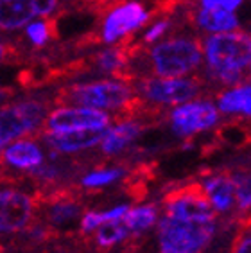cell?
Here are the masks:
<instances>
[{
	"mask_svg": "<svg viewBox=\"0 0 251 253\" xmlns=\"http://www.w3.org/2000/svg\"><path fill=\"white\" fill-rule=\"evenodd\" d=\"M145 129L144 122L140 121H121L117 122L115 126L106 127L104 136L101 140V151L104 155H119L129 146L131 142L138 138L142 135V131Z\"/></svg>",
	"mask_w": 251,
	"mask_h": 253,
	"instance_id": "14",
	"label": "cell"
},
{
	"mask_svg": "<svg viewBox=\"0 0 251 253\" xmlns=\"http://www.w3.org/2000/svg\"><path fill=\"white\" fill-rule=\"evenodd\" d=\"M194 22L199 29L212 34L230 33L239 27V18L235 16V13L222 9H199L194 15Z\"/></svg>",
	"mask_w": 251,
	"mask_h": 253,
	"instance_id": "19",
	"label": "cell"
},
{
	"mask_svg": "<svg viewBox=\"0 0 251 253\" xmlns=\"http://www.w3.org/2000/svg\"><path fill=\"white\" fill-rule=\"evenodd\" d=\"M126 174V169L122 167H108V169H95L92 172H88L81 178V185L84 189H102L111 183H115L117 180H121Z\"/></svg>",
	"mask_w": 251,
	"mask_h": 253,
	"instance_id": "22",
	"label": "cell"
},
{
	"mask_svg": "<svg viewBox=\"0 0 251 253\" xmlns=\"http://www.w3.org/2000/svg\"><path fill=\"white\" fill-rule=\"evenodd\" d=\"M36 16L33 0H0V29L16 31L25 27Z\"/></svg>",
	"mask_w": 251,
	"mask_h": 253,
	"instance_id": "18",
	"label": "cell"
},
{
	"mask_svg": "<svg viewBox=\"0 0 251 253\" xmlns=\"http://www.w3.org/2000/svg\"><path fill=\"white\" fill-rule=\"evenodd\" d=\"M0 158L9 167H13V169L34 170L36 167L43 164L45 155L36 142L27 140V138H20V140H15L9 146H5Z\"/></svg>",
	"mask_w": 251,
	"mask_h": 253,
	"instance_id": "13",
	"label": "cell"
},
{
	"mask_svg": "<svg viewBox=\"0 0 251 253\" xmlns=\"http://www.w3.org/2000/svg\"><path fill=\"white\" fill-rule=\"evenodd\" d=\"M151 18V13L144 7L140 2H122L115 5L113 9L108 11L106 18L102 22L101 29V42L102 43H117L119 40L129 36L142 25L147 24Z\"/></svg>",
	"mask_w": 251,
	"mask_h": 253,
	"instance_id": "9",
	"label": "cell"
},
{
	"mask_svg": "<svg viewBox=\"0 0 251 253\" xmlns=\"http://www.w3.org/2000/svg\"><path fill=\"white\" fill-rule=\"evenodd\" d=\"M9 95H11V90H9V88L0 86V104L7 101V99H9Z\"/></svg>",
	"mask_w": 251,
	"mask_h": 253,
	"instance_id": "29",
	"label": "cell"
},
{
	"mask_svg": "<svg viewBox=\"0 0 251 253\" xmlns=\"http://www.w3.org/2000/svg\"><path fill=\"white\" fill-rule=\"evenodd\" d=\"M208 201L215 212H230L235 205V183L230 174H213L203 183Z\"/></svg>",
	"mask_w": 251,
	"mask_h": 253,
	"instance_id": "15",
	"label": "cell"
},
{
	"mask_svg": "<svg viewBox=\"0 0 251 253\" xmlns=\"http://www.w3.org/2000/svg\"><path fill=\"white\" fill-rule=\"evenodd\" d=\"M156 219H158V207H156V205H138L135 209L129 207L127 214L122 217L126 226L129 228L131 234H135V235L153 228Z\"/></svg>",
	"mask_w": 251,
	"mask_h": 253,
	"instance_id": "20",
	"label": "cell"
},
{
	"mask_svg": "<svg viewBox=\"0 0 251 253\" xmlns=\"http://www.w3.org/2000/svg\"><path fill=\"white\" fill-rule=\"evenodd\" d=\"M207 74L213 83L235 86L251 63V34L230 31L212 34L205 43Z\"/></svg>",
	"mask_w": 251,
	"mask_h": 253,
	"instance_id": "1",
	"label": "cell"
},
{
	"mask_svg": "<svg viewBox=\"0 0 251 253\" xmlns=\"http://www.w3.org/2000/svg\"><path fill=\"white\" fill-rule=\"evenodd\" d=\"M169 27H170L169 20H160V22L153 24V25H151V29L144 34V38H142V43L149 45V43H153V42H156L160 36H164V34L169 31Z\"/></svg>",
	"mask_w": 251,
	"mask_h": 253,
	"instance_id": "26",
	"label": "cell"
},
{
	"mask_svg": "<svg viewBox=\"0 0 251 253\" xmlns=\"http://www.w3.org/2000/svg\"><path fill=\"white\" fill-rule=\"evenodd\" d=\"M47 119V104L27 99L0 108V149L38 129Z\"/></svg>",
	"mask_w": 251,
	"mask_h": 253,
	"instance_id": "5",
	"label": "cell"
},
{
	"mask_svg": "<svg viewBox=\"0 0 251 253\" xmlns=\"http://www.w3.org/2000/svg\"><path fill=\"white\" fill-rule=\"evenodd\" d=\"M25 34H27V38L31 40V43L34 47H43L48 40L56 34V24H54V20L48 18L34 20L31 24H27Z\"/></svg>",
	"mask_w": 251,
	"mask_h": 253,
	"instance_id": "23",
	"label": "cell"
},
{
	"mask_svg": "<svg viewBox=\"0 0 251 253\" xmlns=\"http://www.w3.org/2000/svg\"><path fill=\"white\" fill-rule=\"evenodd\" d=\"M111 117L106 112L83 106H61L48 113L45 119V133L76 131V129H95L108 127Z\"/></svg>",
	"mask_w": 251,
	"mask_h": 253,
	"instance_id": "10",
	"label": "cell"
},
{
	"mask_svg": "<svg viewBox=\"0 0 251 253\" xmlns=\"http://www.w3.org/2000/svg\"><path fill=\"white\" fill-rule=\"evenodd\" d=\"M244 0H199L201 9H222V11H235Z\"/></svg>",
	"mask_w": 251,
	"mask_h": 253,
	"instance_id": "25",
	"label": "cell"
},
{
	"mask_svg": "<svg viewBox=\"0 0 251 253\" xmlns=\"http://www.w3.org/2000/svg\"><path fill=\"white\" fill-rule=\"evenodd\" d=\"M164 214L176 219H215V210L208 201L203 183L178 185L164 196Z\"/></svg>",
	"mask_w": 251,
	"mask_h": 253,
	"instance_id": "7",
	"label": "cell"
},
{
	"mask_svg": "<svg viewBox=\"0 0 251 253\" xmlns=\"http://www.w3.org/2000/svg\"><path fill=\"white\" fill-rule=\"evenodd\" d=\"M153 72L158 78H183L203 61V45L198 36H172L149 50Z\"/></svg>",
	"mask_w": 251,
	"mask_h": 253,
	"instance_id": "3",
	"label": "cell"
},
{
	"mask_svg": "<svg viewBox=\"0 0 251 253\" xmlns=\"http://www.w3.org/2000/svg\"><path fill=\"white\" fill-rule=\"evenodd\" d=\"M81 203L74 196L67 190H59L48 198L47 221L52 226H68L81 215Z\"/></svg>",
	"mask_w": 251,
	"mask_h": 253,
	"instance_id": "16",
	"label": "cell"
},
{
	"mask_svg": "<svg viewBox=\"0 0 251 253\" xmlns=\"http://www.w3.org/2000/svg\"><path fill=\"white\" fill-rule=\"evenodd\" d=\"M7 54H9V52H7V47L0 42V61H4V59L7 58Z\"/></svg>",
	"mask_w": 251,
	"mask_h": 253,
	"instance_id": "30",
	"label": "cell"
},
{
	"mask_svg": "<svg viewBox=\"0 0 251 253\" xmlns=\"http://www.w3.org/2000/svg\"><path fill=\"white\" fill-rule=\"evenodd\" d=\"M135 99V90L121 79H99L90 83L70 84L59 90L56 101L67 106H83L93 110H121Z\"/></svg>",
	"mask_w": 251,
	"mask_h": 253,
	"instance_id": "2",
	"label": "cell"
},
{
	"mask_svg": "<svg viewBox=\"0 0 251 253\" xmlns=\"http://www.w3.org/2000/svg\"><path fill=\"white\" fill-rule=\"evenodd\" d=\"M129 235V228L126 226V223L122 219L110 221V223H104L99 228L93 230V243L99 248H111V246L126 241Z\"/></svg>",
	"mask_w": 251,
	"mask_h": 253,
	"instance_id": "21",
	"label": "cell"
},
{
	"mask_svg": "<svg viewBox=\"0 0 251 253\" xmlns=\"http://www.w3.org/2000/svg\"><path fill=\"white\" fill-rule=\"evenodd\" d=\"M232 253H251V235H244L239 232V237L233 241Z\"/></svg>",
	"mask_w": 251,
	"mask_h": 253,
	"instance_id": "28",
	"label": "cell"
},
{
	"mask_svg": "<svg viewBox=\"0 0 251 253\" xmlns=\"http://www.w3.org/2000/svg\"><path fill=\"white\" fill-rule=\"evenodd\" d=\"M235 183V203L239 209L251 210V170H242L232 176Z\"/></svg>",
	"mask_w": 251,
	"mask_h": 253,
	"instance_id": "24",
	"label": "cell"
},
{
	"mask_svg": "<svg viewBox=\"0 0 251 253\" xmlns=\"http://www.w3.org/2000/svg\"><path fill=\"white\" fill-rule=\"evenodd\" d=\"M203 81L198 78H140L136 92L142 101L155 106H176L192 101L203 92Z\"/></svg>",
	"mask_w": 251,
	"mask_h": 253,
	"instance_id": "6",
	"label": "cell"
},
{
	"mask_svg": "<svg viewBox=\"0 0 251 253\" xmlns=\"http://www.w3.org/2000/svg\"><path fill=\"white\" fill-rule=\"evenodd\" d=\"M106 127H95V129H76V131L61 133H45V142L54 153H78L86 151L99 146L104 136Z\"/></svg>",
	"mask_w": 251,
	"mask_h": 253,
	"instance_id": "12",
	"label": "cell"
},
{
	"mask_svg": "<svg viewBox=\"0 0 251 253\" xmlns=\"http://www.w3.org/2000/svg\"><path fill=\"white\" fill-rule=\"evenodd\" d=\"M215 230V219H176L164 215L158 224L160 253H199L213 239Z\"/></svg>",
	"mask_w": 251,
	"mask_h": 253,
	"instance_id": "4",
	"label": "cell"
},
{
	"mask_svg": "<svg viewBox=\"0 0 251 253\" xmlns=\"http://www.w3.org/2000/svg\"><path fill=\"white\" fill-rule=\"evenodd\" d=\"M217 110L226 115L251 119V83H239L217 95Z\"/></svg>",
	"mask_w": 251,
	"mask_h": 253,
	"instance_id": "17",
	"label": "cell"
},
{
	"mask_svg": "<svg viewBox=\"0 0 251 253\" xmlns=\"http://www.w3.org/2000/svg\"><path fill=\"white\" fill-rule=\"evenodd\" d=\"M221 119L217 106L210 101H188L172 108L169 115L170 129L178 136H192L212 129Z\"/></svg>",
	"mask_w": 251,
	"mask_h": 253,
	"instance_id": "8",
	"label": "cell"
},
{
	"mask_svg": "<svg viewBox=\"0 0 251 253\" xmlns=\"http://www.w3.org/2000/svg\"><path fill=\"white\" fill-rule=\"evenodd\" d=\"M250 78H251V63H250Z\"/></svg>",
	"mask_w": 251,
	"mask_h": 253,
	"instance_id": "31",
	"label": "cell"
},
{
	"mask_svg": "<svg viewBox=\"0 0 251 253\" xmlns=\"http://www.w3.org/2000/svg\"><path fill=\"white\" fill-rule=\"evenodd\" d=\"M33 7L36 16H50L54 11L58 9V0H33Z\"/></svg>",
	"mask_w": 251,
	"mask_h": 253,
	"instance_id": "27",
	"label": "cell"
},
{
	"mask_svg": "<svg viewBox=\"0 0 251 253\" xmlns=\"http://www.w3.org/2000/svg\"><path fill=\"white\" fill-rule=\"evenodd\" d=\"M36 201L20 190H0V232L13 234L27 228L34 217Z\"/></svg>",
	"mask_w": 251,
	"mask_h": 253,
	"instance_id": "11",
	"label": "cell"
}]
</instances>
